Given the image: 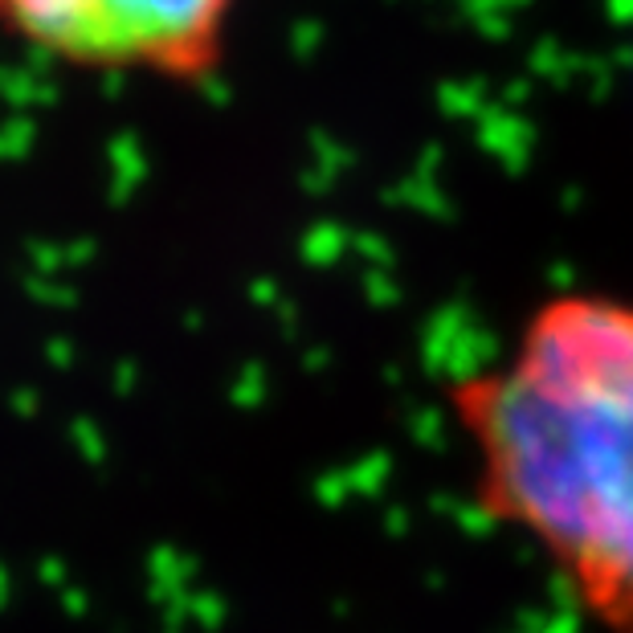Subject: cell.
<instances>
[{"mask_svg":"<svg viewBox=\"0 0 633 633\" xmlns=\"http://www.w3.org/2000/svg\"><path fill=\"white\" fill-rule=\"evenodd\" d=\"M446 405L486 523L548 564L588 630L633 633V295L535 302Z\"/></svg>","mask_w":633,"mask_h":633,"instance_id":"cell-1","label":"cell"},{"mask_svg":"<svg viewBox=\"0 0 633 633\" xmlns=\"http://www.w3.org/2000/svg\"><path fill=\"white\" fill-rule=\"evenodd\" d=\"M246 0H0V37L41 62L99 78L209 83Z\"/></svg>","mask_w":633,"mask_h":633,"instance_id":"cell-2","label":"cell"}]
</instances>
